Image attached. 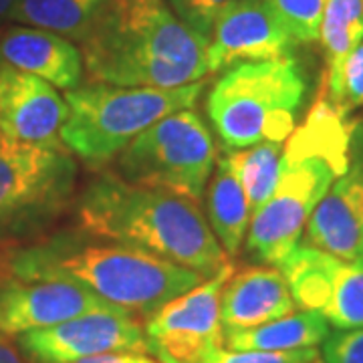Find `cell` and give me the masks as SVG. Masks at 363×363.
<instances>
[{"label":"cell","instance_id":"cell-30","mask_svg":"<svg viewBox=\"0 0 363 363\" xmlns=\"http://www.w3.org/2000/svg\"><path fill=\"white\" fill-rule=\"evenodd\" d=\"M14 0H0V21L4 18V16H9L11 13V9H13Z\"/></svg>","mask_w":363,"mask_h":363},{"label":"cell","instance_id":"cell-20","mask_svg":"<svg viewBox=\"0 0 363 363\" xmlns=\"http://www.w3.org/2000/svg\"><path fill=\"white\" fill-rule=\"evenodd\" d=\"M109 0H14L9 21L83 43Z\"/></svg>","mask_w":363,"mask_h":363},{"label":"cell","instance_id":"cell-19","mask_svg":"<svg viewBox=\"0 0 363 363\" xmlns=\"http://www.w3.org/2000/svg\"><path fill=\"white\" fill-rule=\"evenodd\" d=\"M329 337V323L315 311H293L269 323L224 333V343L230 350L295 351L321 345Z\"/></svg>","mask_w":363,"mask_h":363},{"label":"cell","instance_id":"cell-2","mask_svg":"<svg viewBox=\"0 0 363 363\" xmlns=\"http://www.w3.org/2000/svg\"><path fill=\"white\" fill-rule=\"evenodd\" d=\"M75 214L91 234L145 248L204 279L233 264L196 200L131 184L113 169H99L85 184Z\"/></svg>","mask_w":363,"mask_h":363},{"label":"cell","instance_id":"cell-21","mask_svg":"<svg viewBox=\"0 0 363 363\" xmlns=\"http://www.w3.org/2000/svg\"><path fill=\"white\" fill-rule=\"evenodd\" d=\"M319 40L325 55V73L319 91L325 97H333L339 87L341 69L363 40V0H327Z\"/></svg>","mask_w":363,"mask_h":363},{"label":"cell","instance_id":"cell-8","mask_svg":"<svg viewBox=\"0 0 363 363\" xmlns=\"http://www.w3.org/2000/svg\"><path fill=\"white\" fill-rule=\"evenodd\" d=\"M216 162L218 152L212 131L190 107L142 131L116 157L113 172L131 184L200 202Z\"/></svg>","mask_w":363,"mask_h":363},{"label":"cell","instance_id":"cell-25","mask_svg":"<svg viewBox=\"0 0 363 363\" xmlns=\"http://www.w3.org/2000/svg\"><path fill=\"white\" fill-rule=\"evenodd\" d=\"M327 99L347 116H351L355 109H363V40L347 57L341 69L335 95Z\"/></svg>","mask_w":363,"mask_h":363},{"label":"cell","instance_id":"cell-31","mask_svg":"<svg viewBox=\"0 0 363 363\" xmlns=\"http://www.w3.org/2000/svg\"><path fill=\"white\" fill-rule=\"evenodd\" d=\"M311 363H325L323 359H319V357H317V359H315V362H311Z\"/></svg>","mask_w":363,"mask_h":363},{"label":"cell","instance_id":"cell-23","mask_svg":"<svg viewBox=\"0 0 363 363\" xmlns=\"http://www.w3.org/2000/svg\"><path fill=\"white\" fill-rule=\"evenodd\" d=\"M271 13L285 26L295 43L319 40V28L327 0H264Z\"/></svg>","mask_w":363,"mask_h":363},{"label":"cell","instance_id":"cell-11","mask_svg":"<svg viewBox=\"0 0 363 363\" xmlns=\"http://www.w3.org/2000/svg\"><path fill=\"white\" fill-rule=\"evenodd\" d=\"M30 363H75L85 357L133 351L152 355L145 329L128 311H95L16 337Z\"/></svg>","mask_w":363,"mask_h":363},{"label":"cell","instance_id":"cell-28","mask_svg":"<svg viewBox=\"0 0 363 363\" xmlns=\"http://www.w3.org/2000/svg\"><path fill=\"white\" fill-rule=\"evenodd\" d=\"M75 363H160L147 353H133V351H117V353H101L85 357Z\"/></svg>","mask_w":363,"mask_h":363},{"label":"cell","instance_id":"cell-22","mask_svg":"<svg viewBox=\"0 0 363 363\" xmlns=\"http://www.w3.org/2000/svg\"><path fill=\"white\" fill-rule=\"evenodd\" d=\"M226 156L242 184L248 206L255 214L277 188L283 162V143L262 142L245 150H233Z\"/></svg>","mask_w":363,"mask_h":363},{"label":"cell","instance_id":"cell-12","mask_svg":"<svg viewBox=\"0 0 363 363\" xmlns=\"http://www.w3.org/2000/svg\"><path fill=\"white\" fill-rule=\"evenodd\" d=\"M95 311H123L93 291L61 277H2L0 333L18 337Z\"/></svg>","mask_w":363,"mask_h":363},{"label":"cell","instance_id":"cell-13","mask_svg":"<svg viewBox=\"0 0 363 363\" xmlns=\"http://www.w3.org/2000/svg\"><path fill=\"white\" fill-rule=\"evenodd\" d=\"M65 97L51 83L0 61V140L30 145H63Z\"/></svg>","mask_w":363,"mask_h":363},{"label":"cell","instance_id":"cell-18","mask_svg":"<svg viewBox=\"0 0 363 363\" xmlns=\"http://www.w3.org/2000/svg\"><path fill=\"white\" fill-rule=\"evenodd\" d=\"M206 190V220L224 252L233 259L240 252L247 238L252 210L228 156L216 162Z\"/></svg>","mask_w":363,"mask_h":363},{"label":"cell","instance_id":"cell-1","mask_svg":"<svg viewBox=\"0 0 363 363\" xmlns=\"http://www.w3.org/2000/svg\"><path fill=\"white\" fill-rule=\"evenodd\" d=\"M2 277H61L133 317H152L172 298L204 283L200 272L162 259L145 248L61 228L0 260Z\"/></svg>","mask_w":363,"mask_h":363},{"label":"cell","instance_id":"cell-17","mask_svg":"<svg viewBox=\"0 0 363 363\" xmlns=\"http://www.w3.org/2000/svg\"><path fill=\"white\" fill-rule=\"evenodd\" d=\"M297 311L295 298L281 269L248 267L233 272L220 293L224 333L242 331Z\"/></svg>","mask_w":363,"mask_h":363},{"label":"cell","instance_id":"cell-29","mask_svg":"<svg viewBox=\"0 0 363 363\" xmlns=\"http://www.w3.org/2000/svg\"><path fill=\"white\" fill-rule=\"evenodd\" d=\"M0 363H30L13 337L0 333Z\"/></svg>","mask_w":363,"mask_h":363},{"label":"cell","instance_id":"cell-9","mask_svg":"<svg viewBox=\"0 0 363 363\" xmlns=\"http://www.w3.org/2000/svg\"><path fill=\"white\" fill-rule=\"evenodd\" d=\"M234 264L172 298L145 319V337L160 363H200L224 343L220 293Z\"/></svg>","mask_w":363,"mask_h":363},{"label":"cell","instance_id":"cell-16","mask_svg":"<svg viewBox=\"0 0 363 363\" xmlns=\"http://www.w3.org/2000/svg\"><path fill=\"white\" fill-rule=\"evenodd\" d=\"M0 61L65 91L79 87L85 73L73 40L33 26H11L0 35Z\"/></svg>","mask_w":363,"mask_h":363},{"label":"cell","instance_id":"cell-6","mask_svg":"<svg viewBox=\"0 0 363 363\" xmlns=\"http://www.w3.org/2000/svg\"><path fill=\"white\" fill-rule=\"evenodd\" d=\"M307 93V79L289 59L240 63L212 85L206 113L212 130L228 150L262 142H286Z\"/></svg>","mask_w":363,"mask_h":363},{"label":"cell","instance_id":"cell-3","mask_svg":"<svg viewBox=\"0 0 363 363\" xmlns=\"http://www.w3.org/2000/svg\"><path fill=\"white\" fill-rule=\"evenodd\" d=\"M79 49L87 83L174 89L208 75V40L168 0H109Z\"/></svg>","mask_w":363,"mask_h":363},{"label":"cell","instance_id":"cell-15","mask_svg":"<svg viewBox=\"0 0 363 363\" xmlns=\"http://www.w3.org/2000/svg\"><path fill=\"white\" fill-rule=\"evenodd\" d=\"M305 245L341 260L363 259V157L351 160L313 210Z\"/></svg>","mask_w":363,"mask_h":363},{"label":"cell","instance_id":"cell-4","mask_svg":"<svg viewBox=\"0 0 363 363\" xmlns=\"http://www.w3.org/2000/svg\"><path fill=\"white\" fill-rule=\"evenodd\" d=\"M353 131L351 116L319 91L305 121L286 138L274 192L250 218L247 250L252 259L279 267L293 252L313 210L350 168Z\"/></svg>","mask_w":363,"mask_h":363},{"label":"cell","instance_id":"cell-26","mask_svg":"<svg viewBox=\"0 0 363 363\" xmlns=\"http://www.w3.org/2000/svg\"><path fill=\"white\" fill-rule=\"evenodd\" d=\"M319 357L317 347L295 351L224 350L218 347L200 363H311Z\"/></svg>","mask_w":363,"mask_h":363},{"label":"cell","instance_id":"cell-24","mask_svg":"<svg viewBox=\"0 0 363 363\" xmlns=\"http://www.w3.org/2000/svg\"><path fill=\"white\" fill-rule=\"evenodd\" d=\"M242 2L247 0H168L169 9L182 23L206 40L222 16Z\"/></svg>","mask_w":363,"mask_h":363},{"label":"cell","instance_id":"cell-5","mask_svg":"<svg viewBox=\"0 0 363 363\" xmlns=\"http://www.w3.org/2000/svg\"><path fill=\"white\" fill-rule=\"evenodd\" d=\"M204 83L174 89L85 83L67 91L61 142L85 166L113 162L142 131L182 109L194 107Z\"/></svg>","mask_w":363,"mask_h":363},{"label":"cell","instance_id":"cell-7","mask_svg":"<svg viewBox=\"0 0 363 363\" xmlns=\"http://www.w3.org/2000/svg\"><path fill=\"white\" fill-rule=\"evenodd\" d=\"M77 178L65 145L0 140V260L57 228L75 206Z\"/></svg>","mask_w":363,"mask_h":363},{"label":"cell","instance_id":"cell-14","mask_svg":"<svg viewBox=\"0 0 363 363\" xmlns=\"http://www.w3.org/2000/svg\"><path fill=\"white\" fill-rule=\"evenodd\" d=\"M295 40L264 0H247L222 16L208 39V73L240 63L289 59Z\"/></svg>","mask_w":363,"mask_h":363},{"label":"cell","instance_id":"cell-27","mask_svg":"<svg viewBox=\"0 0 363 363\" xmlns=\"http://www.w3.org/2000/svg\"><path fill=\"white\" fill-rule=\"evenodd\" d=\"M325 363H363V327L339 329L323 341Z\"/></svg>","mask_w":363,"mask_h":363},{"label":"cell","instance_id":"cell-10","mask_svg":"<svg viewBox=\"0 0 363 363\" xmlns=\"http://www.w3.org/2000/svg\"><path fill=\"white\" fill-rule=\"evenodd\" d=\"M279 269L298 309L323 315L335 329L363 327V259L341 260L297 245Z\"/></svg>","mask_w":363,"mask_h":363}]
</instances>
